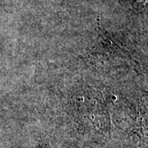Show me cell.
Listing matches in <instances>:
<instances>
[{
	"label": "cell",
	"mask_w": 148,
	"mask_h": 148,
	"mask_svg": "<svg viewBox=\"0 0 148 148\" xmlns=\"http://www.w3.org/2000/svg\"><path fill=\"white\" fill-rule=\"evenodd\" d=\"M73 102L80 130L95 141L107 142L111 137V119L101 93L86 84L76 91Z\"/></svg>",
	"instance_id": "6da1fadb"
},
{
	"label": "cell",
	"mask_w": 148,
	"mask_h": 148,
	"mask_svg": "<svg viewBox=\"0 0 148 148\" xmlns=\"http://www.w3.org/2000/svg\"><path fill=\"white\" fill-rule=\"evenodd\" d=\"M39 148H53L50 145V143L47 140H41L38 143Z\"/></svg>",
	"instance_id": "3957f363"
},
{
	"label": "cell",
	"mask_w": 148,
	"mask_h": 148,
	"mask_svg": "<svg viewBox=\"0 0 148 148\" xmlns=\"http://www.w3.org/2000/svg\"><path fill=\"white\" fill-rule=\"evenodd\" d=\"M120 148H123V147H120Z\"/></svg>",
	"instance_id": "277c9868"
},
{
	"label": "cell",
	"mask_w": 148,
	"mask_h": 148,
	"mask_svg": "<svg viewBox=\"0 0 148 148\" xmlns=\"http://www.w3.org/2000/svg\"><path fill=\"white\" fill-rule=\"evenodd\" d=\"M90 58L98 62L125 61L131 56L111 36L104 31L98 21V38L90 51Z\"/></svg>",
	"instance_id": "7a4b0ae2"
}]
</instances>
